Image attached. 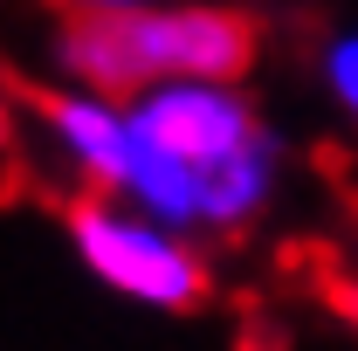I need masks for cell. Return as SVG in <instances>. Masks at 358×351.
Returning a JSON list of instances; mask_svg holds the SVG:
<instances>
[{
    "instance_id": "obj_4",
    "label": "cell",
    "mask_w": 358,
    "mask_h": 351,
    "mask_svg": "<svg viewBox=\"0 0 358 351\" xmlns=\"http://www.w3.org/2000/svg\"><path fill=\"white\" fill-rule=\"evenodd\" d=\"M62 21H110V14H138V7H159V0H55Z\"/></svg>"
},
{
    "instance_id": "obj_5",
    "label": "cell",
    "mask_w": 358,
    "mask_h": 351,
    "mask_svg": "<svg viewBox=\"0 0 358 351\" xmlns=\"http://www.w3.org/2000/svg\"><path fill=\"white\" fill-rule=\"evenodd\" d=\"M331 310L358 331V275H338V282H331Z\"/></svg>"
},
{
    "instance_id": "obj_3",
    "label": "cell",
    "mask_w": 358,
    "mask_h": 351,
    "mask_svg": "<svg viewBox=\"0 0 358 351\" xmlns=\"http://www.w3.org/2000/svg\"><path fill=\"white\" fill-rule=\"evenodd\" d=\"M317 83L331 96V110L358 131V21L338 28V35H324V48H317Z\"/></svg>"
},
{
    "instance_id": "obj_2",
    "label": "cell",
    "mask_w": 358,
    "mask_h": 351,
    "mask_svg": "<svg viewBox=\"0 0 358 351\" xmlns=\"http://www.w3.org/2000/svg\"><path fill=\"white\" fill-rule=\"evenodd\" d=\"M62 234H69L83 275H96V289H110V296H124L138 310L179 317V310H200L207 289H214V268L193 248V234L138 214L124 200L76 193L62 207Z\"/></svg>"
},
{
    "instance_id": "obj_1",
    "label": "cell",
    "mask_w": 358,
    "mask_h": 351,
    "mask_svg": "<svg viewBox=\"0 0 358 351\" xmlns=\"http://www.w3.org/2000/svg\"><path fill=\"white\" fill-rule=\"evenodd\" d=\"M55 62L76 89L124 103L173 83H241L255 62V21L214 0H159L110 21H62Z\"/></svg>"
}]
</instances>
